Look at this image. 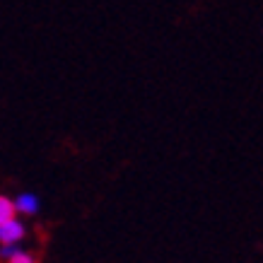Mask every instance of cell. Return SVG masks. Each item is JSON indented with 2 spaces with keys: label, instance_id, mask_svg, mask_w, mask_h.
<instances>
[{
  "label": "cell",
  "instance_id": "cell-4",
  "mask_svg": "<svg viewBox=\"0 0 263 263\" xmlns=\"http://www.w3.org/2000/svg\"><path fill=\"white\" fill-rule=\"evenodd\" d=\"M5 263H39V261H36L32 254H27V251H20V249H15V254L10 256Z\"/></svg>",
  "mask_w": 263,
  "mask_h": 263
},
{
  "label": "cell",
  "instance_id": "cell-2",
  "mask_svg": "<svg viewBox=\"0 0 263 263\" xmlns=\"http://www.w3.org/2000/svg\"><path fill=\"white\" fill-rule=\"evenodd\" d=\"M15 210H20L24 215H34V213L39 210V198L32 196V193H22V196L15 200Z\"/></svg>",
  "mask_w": 263,
  "mask_h": 263
},
{
  "label": "cell",
  "instance_id": "cell-1",
  "mask_svg": "<svg viewBox=\"0 0 263 263\" xmlns=\"http://www.w3.org/2000/svg\"><path fill=\"white\" fill-rule=\"evenodd\" d=\"M24 237V227L22 222H17V220H10V222L0 224V244L3 247H12L17 241Z\"/></svg>",
  "mask_w": 263,
  "mask_h": 263
},
{
  "label": "cell",
  "instance_id": "cell-3",
  "mask_svg": "<svg viewBox=\"0 0 263 263\" xmlns=\"http://www.w3.org/2000/svg\"><path fill=\"white\" fill-rule=\"evenodd\" d=\"M15 203L10 198H5V196H0V224L10 222V220H15Z\"/></svg>",
  "mask_w": 263,
  "mask_h": 263
}]
</instances>
